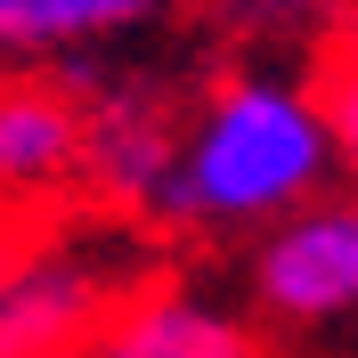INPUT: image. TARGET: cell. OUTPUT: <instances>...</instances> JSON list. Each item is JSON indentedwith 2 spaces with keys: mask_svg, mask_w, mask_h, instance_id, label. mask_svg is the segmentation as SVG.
Wrapping results in <instances>:
<instances>
[{
  "mask_svg": "<svg viewBox=\"0 0 358 358\" xmlns=\"http://www.w3.org/2000/svg\"><path fill=\"white\" fill-rule=\"evenodd\" d=\"M90 131L57 90H0V187H49L82 163Z\"/></svg>",
  "mask_w": 358,
  "mask_h": 358,
  "instance_id": "4",
  "label": "cell"
},
{
  "mask_svg": "<svg viewBox=\"0 0 358 358\" xmlns=\"http://www.w3.org/2000/svg\"><path fill=\"white\" fill-rule=\"evenodd\" d=\"M114 285L82 252H24L0 261V358H66L106 317Z\"/></svg>",
  "mask_w": 358,
  "mask_h": 358,
  "instance_id": "2",
  "label": "cell"
},
{
  "mask_svg": "<svg viewBox=\"0 0 358 358\" xmlns=\"http://www.w3.org/2000/svg\"><path fill=\"white\" fill-rule=\"evenodd\" d=\"M261 301L277 317H334L358 310V203L301 212L261 245Z\"/></svg>",
  "mask_w": 358,
  "mask_h": 358,
  "instance_id": "3",
  "label": "cell"
},
{
  "mask_svg": "<svg viewBox=\"0 0 358 358\" xmlns=\"http://www.w3.org/2000/svg\"><path fill=\"white\" fill-rule=\"evenodd\" d=\"M90 163H98V179H106L114 196L163 203L179 155H171V138H163V122H147V114H114V122L90 131Z\"/></svg>",
  "mask_w": 358,
  "mask_h": 358,
  "instance_id": "7",
  "label": "cell"
},
{
  "mask_svg": "<svg viewBox=\"0 0 358 358\" xmlns=\"http://www.w3.org/2000/svg\"><path fill=\"white\" fill-rule=\"evenodd\" d=\"M326 106L293 98L277 82H236L203 106L196 138L179 147L171 187H163L155 212L171 220H261V212H285L317 187L326 171Z\"/></svg>",
  "mask_w": 358,
  "mask_h": 358,
  "instance_id": "1",
  "label": "cell"
},
{
  "mask_svg": "<svg viewBox=\"0 0 358 358\" xmlns=\"http://www.w3.org/2000/svg\"><path fill=\"white\" fill-rule=\"evenodd\" d=\"M317 106H326V131H334V155H342V163L358 171V49L342 57L334 73H326V98H317Z\"/></svg>",
  "mask_w": 358,
  "mask_h": 358,
  "instance_id": "8",
  "label": "cell"
},
{
  "mask_svg": "<svg viewBox=\"0 0 358 358\" xmlns=\"http://www.w3.org/2000/svg\"><path fill=\"white\" fill-rule=\"evenodd\" d=\"M147 17V0H0V49H73Z\"/></svg>",
  "mask_w": 358,
  "mask_h": 358,
  "instance_id": "6",
  "label": "cell"
},
{
  "mask_svg": "<svg viewBox=\"0 0 358 358\" xmlns=\"http://www.w3.org/2000/svg\"><path fill=\"white\" fill-rule=\"evenodd\" d=\"M90 358H252V342L236 334L220 310L163 293V301H138L131 317H114V334Z\"/></svg>",
  "mask_w": 358,
  "mask_h": 358,
  "instance_id": "5",
  "label": "cell"
}]
</instances>
